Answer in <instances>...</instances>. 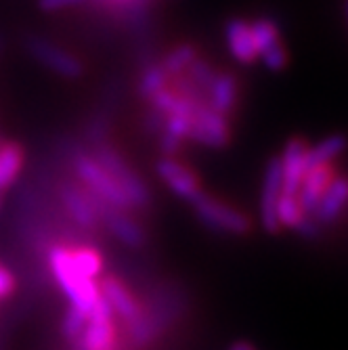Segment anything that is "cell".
<instances>
[{
    "instance_id": "obj_8",
    "label": "cell",
    "mask_w": 348,
    "mask_h": 350,
    "mask_svg": "<svg viewBox=\"0 0 348 350\" xmlns=\"http://www.w3.org/2000/svg\"><path fill=\"white\" fill-rule=\"evenodd\" d=\"M191 139L212 149L225 147L231 139L227 118L214 111L208 103L198 105L191 124Z\"/></svg>"
},
{
    "instance_id": "obj_23",
    "label": "cell",
    "mask_w": 348,
    "mask_h": 350,
    "mask_svg": "<svg viewBox=\"0 0 348 350\" xmlns=\"http://www.w3.org/2000/svg\"><path fill=\"white\" fill-rule=\"evenodd\" d=\"M304 216H306V214H304V210L300 208L298 198L283 196V193H281L279 204H277V220H279V225H281V227L296 229Z\"/></svg>"
},
{
    "instance_id": "obj_13",
    "label": "cell",
    "mask_w": 348,
    "mask_h": 350,
    "mask_svg": "<svg viewBox=\"0 0 348 350\" xmlns=\"http://www.w3.org/2000/svg\"><path fill=\"white\" fill-rule=\"evenodd\" d=\"M336 170L332 164H319L312 166L304 172L302 180H300V189H298V202L300 208L304 210V214H310L317 208L321 196L325 193V189L330 187V183L334 180Z\"/></svg>"
},
{
    "instance_id": "obj_10",
    "label": "cell",
    "mask_w": 348,
    "mask_h": 350,
    "mask_svg": "<svg viewBox=\"0 0 348 350\" xmlns=\"http://www.w3.org/2000/svg\"><path fill=\"white\" fill-rule=\"evenodd\" d=\"M281 198V155H275L269 160L265 168L263 180V196H260V220L265 231L271 235L279 233L281 225L277 220V204Z\"/></svg>"
},
{
    "instance_id": "obj_1",
    "label": "cell",
    "mask_w": 348,
    "mask_h": 350,
    "mask_svg": "<svg viewBox=\"0 0 348 350\" xmlns=\"http://www.w3.org/2000/svg\"><path fill=\"white\" fill-rule=\"evenodd\" d=\"M49 265H51V273H53L55 281L59 283L61 292L68 296L70 306L88 314L94 300L99 298V288H97V283H94V279H88L76 271V267L72 262L70 247H66V245L53 247L49 252Z\"/></svg>"
},
{
    "instance_id": "obj_3",
    "label": "cell",
    "mask_w": 348,
    "mask_h": 350,
    "mask_svg": "<svg viewBox=\"0 0 348 350\" xmlns=\"http://www.w3.org/2000/svg\"><path fill=\"white\" fill-rule=\"evenodd\" d=\"M72 168L90 193H94L97 198H101L103 202H107L109 206H113L118 210H131L133 208L129 198H126V193L120 189V185L113 180V176L97 160H94L92 153L76 151L72 155Z\"/></svg>"
},
{
    "instance_id": "obj_4",
    "label": "cell",
    "mask_w": 348,
    "mask_h": 350,
    "mask_svg": "<svg viewBox=\"0 0 348 350\" xmlns=\"http://www.w3.org/2000/svg\"><path fill=\"white\" fill-rule=\"evenodd\" d=\"M189 204L193 206V212L202 225H206L216 233L245 235L250 231V218L241 210L227 206L225 202L204 193V191H200Z\"/></svg>"
},
{
    "instance_id": "obj_2",
    "label": "cell",
    "mask_w": 348,
    "mask_h": 350,
    "mask_svg": "<svg viewBox=\"0 0 348 350\" xmlns=\"http://www.w3.org/2000/svg\"><path fill=\"white\" fill-rule=\"evenodd\" d=\"M94 160H97L111 176L113 180L120 185V189L129 198L133 208L145 210L151 204V193L145 185V180L141 178V174L129 164V160L109 143L101 141V143H94Z\"/></svg>"
},
{
    "instance_id": "obj_31",
    "label": "cell",
    "mask_w": 348,
    "mask_h": 350,
    "mask_svg": "<svg viewBox=\"0 0 348 350\" xmlns=\"http://www.w3.org/2000/svg\"><path fill=\"white\" fill-rule=\"evenodd\" d=\"M0 208H3V191H0Z\"/></svg>"
},
{
    "instance_id": "obj_28",
    "label": "cell",
    "mask_w": 348,
    "mask_h": 350,
    "mask_svg": "<svg viewBox=\"0 0 348 350\" xmlns=\"http://www.w3.org/2000/svg\"><path fill=\"white\" fill-rule=\"evenodd\" d=\"M86 3V0H38V7L44 13H57V11H66L72 7H78Z\"/></svg>"
},
{
    "instance_id": "obj_19",
    "label": "cell",
    "mask_w": 348,
    "mask_h": 350,
    "mask_svg": "<svg viewBox=\"0 0 348 350\" xmlns=\"http://www.w3.org/2000/svg\"><path fill=\"white\" fill-rule=\"evenodd\" d=\"M344 151V137L342 135H332L323 139L319 145H314L312 149H306L304 157V172L312 166L319 164H332L336 157Z\"/></svg>"
},
{
    "instance_id": "obj_15",
    "label": "cell",
    "mask_w": 348,
    "mask_h": 350,
    "mask_svg": "<svg viewBox=\"0 0 348 350\" xmlns=\"http://www.w3.org/2000/svg\"><path fill=\"white\" fill-rule=\"evenodd\" d=\"M239 99V84L237 78L229 72L216 74L208 88V105L220 116H231Z\"/></svg>"
},
{
    "instance_id": "obj_14",
    "label": "cell",
    "mask_w": 348,
    "mask_h": 350,
    "mask_svg": "<svg viewBox=\"0 0 348 350\" xmlns=\"http://www.w3.org/2000/svg\"><path fill=\"white\" fill-rule=\"evenodd\" d=\"M107 225V229L113 233V237L124 243L126 247L133 250H141L147 243V235L145 229L139 225V222L129 214V210H118V208H109L103 216V220Z\"/></svg>"
},
{
    "instance_id": "obj_30",
    "label": "cell",
    "mask_w": 348,
    "mask_h": 350,
    "mask_svg": "<svg viewBox=\"0 0 348 350\" xmlns=\"http://www.w3.org/2000/svg\"><path fill=\"white\" fill-rule=\"evenodd\" d=\"M231 350H254L250 344H245V342H237V344H233L231 346Z\"/></svg>"
},
{
    "instance_id": "obj_5",
    "label": "cell",
    "mask_w": 348,
    "mask_h": 350,
    "mask_svg": "<svg viewBox=\"0 0 348 350\" xmlns=\"http://www.w3.org/2000/svg\"><path fill=\"white\" fill-rule=\"evenodd\" d=\"M74 350H116L113 310L101 294L86 314L82 336L74 344Z\"/></svg>"
},
{
    "instance_id": "obj_7",
    "label": "cell",
    "mask_w": 348,
    "mask_h": 350,
    "mask_svg": "<svg viewBox=\"0 0 348 350\" xmlns=\"http://www.w3.org/2000/svg\"><path fill=\"white\" fill-rule=\"evenodd\" d=\"M99 294L107 300V304L111 306L113 314H118L120 319L124 321L126 327H135L139 321H143L145 310L141 308V304L137 302V298L131 294V290L126 285L113 277V275H105L101 279V288Z\"/></svg>"
},
{
    "instance_id": "obj_16",
    "label": "cell",
    "mask_w": 348,
    "mask_h": 350,
    "mask_svg": "<svg viewBox=\"0 0 348 350\" xmlns=\"http://www.w3.org/2000/svg\"><path fill=\"white\" fill-rule=\"evenodd\" d=\"M225 38L229 44L231 55L247 66V63H254L258 53L254 46V40H252V31H250V23H245L243 19H231L225 27Z\"/></svg>"
},
{
    "instance_id": "obj_21",
    "label": "cell",
    "mask_w": 348,
    "mask_h": 350,
    "mask_svg": "<svg viewBox=\"0 0 348 350\" xmlns=\"http://www.w3.org/2000/svg\"><path fill=\"white\" fill-rule=\"evenodd\" d=\"M196 57H198V51L193 44H178L166 55V59L160 63V66L168 74V78H174V76L185 74V70L191 66Z\"/></svg>"
},
{
    "instance_id": "obj_20",
    "label": "cell",
    "mask_w": 348,
    "mask_h": 350,
    "mask_svg": "<svg viewBox=\"0 0 348 350\" xmlns=\"http://www.w3.org/2000/svg\"><path fill=\"white\" fill-rule=\"evenodd\" d=\"M72 254V262L76 267V271L88 279H97L101 275V256L97 250H92L88 245H80V247H70Z\"/></svg>"
},
{
    "instance_id": "obj_6",
    "label": "cell",
    "mask_w": 348,
    "mask_h": 350,
    "mask_svg": "<svg viewBox=\"0 0 348 350\" xmlns=\"http://www.w3.org/2000/svg\"><path fill=\"white\" fill-rule=\"evenodd\" d=\"M27 53L34 57L40 66L49 68L61 78H80L84 72V66L78 57H74L70 51L57 46L55 42L40 38V36H29L25 40Z\"/></svg>"
},
{
    "instance_id": "obj_18",
    "label": "cell",
    "mask_w": 348,
    "mask_h": 350,
    "mask_svg": "<svg viewBox=\"0 0 348 350\" xmlns=\"http://www.w3.org/2000/svg\"><path fill=\"white\" fill-rule=\"evenodd\" d=\"M25 153L17 143H3L0 145V191L13 185L23 168Z\"/></svg>"
},
{
    "instance_id": "obj_29",
    "label": "cell",
    "mask_w": 348,
    "mask_h": 350,
    "mask_svg": "<svg viewBox=\"0 0 348 350\" xmlns=\"http://www.w3.org/2000/svg\"><path fill=\"white\" fill-rule=\"evenodd\" d=\"M15 290V279L13 275L5 269V267H0V300L3 298H9Z\"/></svg>"
},
{
    "instance_id": "obj_22",
    "label": "cell",
    "mask_w": 348,
    "mask_h": 350,
    "mask_svg": "<svg viewBox=\"0 0 348 350\" xmlns=\"http://www.w3.org/2000/svg\"><path fill=\"white\" fill-rule=\"evenodd\" d=\"M250 31H252V40H254V46H256L258 55L263 51H267L269 46H273L275 42H279V27L269 17H263V19L254 21L250 25Z\"/></svg>"
},
{
    "instance_id": "obj_17",
    "label": "cell",
    "mask_w": 348,
    "mask_h": 350,
    "mask_svg": "<svg viewBox=\"0 0 348 350\" xmlns=\"http://www.w3.org/2000/svg\"><path fill=\"white\" fill-rule=\"evenodd\" d=\"M344 202H346V180L342 176H334V180L330 183V187L325 189V193L321 196L317 208H314L312 216L319 225H332V222L342 214L344 210Z\"/></svg>"
},
{
    "instance_id": "obj_25",
    "label": "cell",
    "mask_w": 348,
    "mask_h": 350,
    "mask_svg": "<svg viewBox=\"0 0 348 350\" xmlns=\"http://www.w3.org/2000/svg\"><path fill=\"white\" fill-rule=\"evenodd\" d=\"M185 74H187V78L191 80L200 90H204L206 97H208V88H210V84H212V80L216 76L210 63L204 61V59H200V57H196L191 66L185 70Z\"/></svg>"
},
{
    "instance_id": "obj_9",
    "label": "cell",
    "mask_w": 348,
    "mask_h": 350,
    "mask_svg": "<svg viewBox=\"0 0 348 350\" xmlns=\"http://www.w3.org/2000/svg\"><path fill=\"white\" fill-rule=\"evenodd\" d=\"M61 202L66 206L72 220L84 231H97L101 225V216L94 208V196L86 187L76 185H61Z\"/></svg>"
},
{
    "instance_id": "obj_12",
    "label": "cell",
    "mask_w": 348,
    "mask_h": 350,
    "mask_svg": "<svg viewBox=\"0 0 348 350\" xmlns=\"http://www.w3.org/2000/svg\"><path fill=\"white\" fill-rule=\"evenodd\" d=\"M306 143L302 139H292L281 155V193L298 198L300 180L304 176Z\"/></svg>"
},
{
    "instance_id": "obj_11",
    "label": "cell",
    "mask_w": 348,
    "mask_h": 350,
    "mask_svg": "<svg viewBox=\"0 0 348 350\" xmlns=\"http://www.w3.org/2000/svg\"><path fill=\"white\" fill-rule=\"evenodd\" d=\"M157 174L176 198H183L187 202H191L202 191L198 174L189 166L174 160V157H164V160L157 162Z\"/></svg>"
},
{
    "instance_id": "obj_27",
    "label": "cell",
    "mask_w": 348,
    "mask_h": 350,
    "mask_svg": "<svg viewBox=\"0 0 348 350\" xmlns=\"http://www.w3.org/2000/svg\"><path fill=\"white\" fill-rule=\"evenodd\" d=\"M265 66L271 70V72H281L283 68L288 66V51L281 42H275L273 46H269L267 51L260 53Z\"/></svg>"
},
{
    "instance_id": "obj_24",
    "label": "cell",
    "mask_w": 348,
    "mask_h": 350,
    "mask_svg": "<svg viewBox=\"0 0 348 350\" xmlns=\"http://www.w3.org/2000/svg\"><path fill=\"white\" fill-rule=\"evenodd\" d=\"M168 74L162 70V66H149L143 76H141V82H139V92L143 94V97H151L153 92H157L160 88L168 86Z\"/></svg>"
},
{
    "instance_id": "obj_26",
    "label": "cell",
    "mask_w": 348,
    "mask_h": 350,
    "mask_svg": "<svg viewBox=\"0 0 348 350\" xmlns=\"http://www.w3.org/2000/svg\"><path fill=\"white\" fill-rule=\"evenodd\" d=\"M84 323H86V314L74 306H70L63 314V323H61V332L66 336V340L74 346L78 342V338L82 336V329H84Z\"/></svg>"
}]
</instances>
